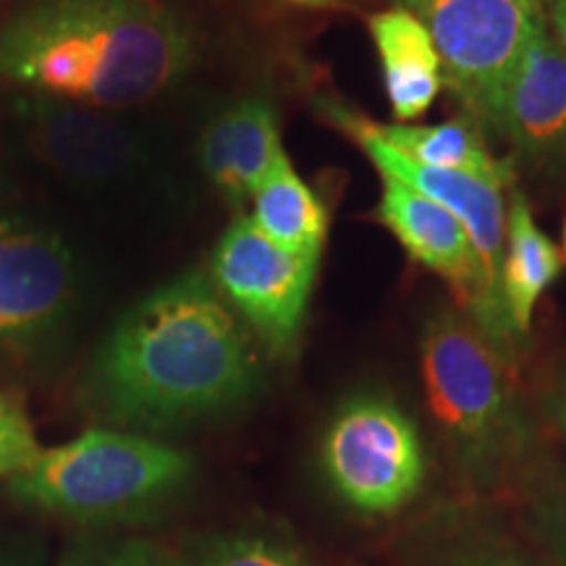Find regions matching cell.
Listing matches in <instances>:
<instances>
[{
    "instance_id": "1",
    "label": "cell",
    "mask_w": 566,
    "mask_h": 566,
    "mask_svg": "<svg viewBox=\"0 0 566 566\" xmlns=\"http://www.w3.org/2000/svg\"><path fill=\"white\" fill-rule=\"evenodd\" d=\"M258 363L237 315L200 273L145 296L97 352L92 386L111 420L168 430L252 394Z\"/></svg>"
},
{
    "instance_id": "2",
    "label": "cell",
    "mask_w": 566,
    "mask_h": 566,
    "mask_svg": "<svg viewBox=\"0 0 566 566\" xmlns=\"http://www.w3.org/2000/svg\"><path fill=\"white\" fill-rule=\"evenodd\" d=\"M192 61L189 24L155 0H40L0 30V80L103 108L150 101Z\"/></svg>"
},
{
    "instance_id": "3",
    "label": "cell",
    "mask_w": 566,
    "mask_h": 566,
    "mask_svg": "<svg viewBox=\"0 0 566 566\" xmlns=\"http://www.w3.org/2000/svg\"><path fill=\"white\" fill-rule=\"evenodd\" d=\"M195 462L187 451L147 436L87 430L42 454L9 478V493L24 506L90 522L139 520L187 488Z\"/></svg>"
},
{
    "instance_id": "4",
    "label": "cell",
    "mask_w": 566,
    "mask_h": 566,
    "mask_svg": "<svg viewBox=\"0 0 566 566\" xmlns=\"http://www.w3.org/2000/svg\"><path fill=\"white\" fill-rule=\"evenodd\" d=\"M509 357L470 315L438 310L422 334L430 412L459 454L480 467L501 462L522 441Z\"/></svg>"
},
{
    "instance_id": "5",
    "label": "cell",
    "mask_w": 566,
    "mask_h": 566,
    "mask_svg": "<svg viewBox=\"0 0 566 566\" xmlns=\"http://www.w3.org/2000/svg\"><path fill=\"white\" fill-rule=\"evenodd\" d=\"M433 38L443 84L480 122L522 59L530 40L548 24L543 0H399Z\"/></svg>"
},
{
    "instance_id": "6",
    "label": "cell",
    "mask_w": 566,
    "mask_h": 566,
    "mask_svg": "<svg viewBox=\"0 0 566 566\" xmlns=\"http://www.w3.org/2000/svg\"><path fill=\"white\" fill-rule=\"evenodd\" d=\"M323 464L342 499L370 514L405 506L424 475L412 420L380 396H357L338 409L323 441Z\"/></svg>"
},
{
    "instance_id": "7",
    "label": "cell",
    "mask_w": 566,
    "mask_h": 566,
    "mask_svg": "<svg viewBox=\"0 0 566 566\" xmlns=\"http://www.w3.org/2000/svg\"><path fill=\"white\" fill-rule=\"evenodd\" d=\"M321 254H300L239 218L212 252V283L273 352L300 336Z\"/></svg>"
},
{
    "instance_id": "8",
    "label": "cell",
    "mask_w": 566,
    "mask_h": 566,
    "mask_svg": "<svg viewBox=\"0 0 566 566\" xmlns=\"http://www.w3.org/2000/svg\"><path fill=\"white\" fill-rule=\"evenodd\" d=\"M317 111L328 118L331 124L338 126L346 137H352L363 147L367 158L380 174L388 179L405 181L407 187L430 197L446 210H451L462 221L470 233L472 244L483 265L488 286L495 300L506 307L504 289H501V273H504V254H506V200L504 184L491 179H478V176L443 171V168L422 166L378 134V126L363 113L352 111L336 97H317ZM509 310V307H506Z\"/></svg>"
},
{
    "instance_id": "9",
    "label": "cell",
    "mask_w": 566,
    "mask_h": 566,
    "mask_svg": "<svg viewBox=\"0 0 566 566\" xmlns=\"http://www.w3.org/2000/svg\"><path fill=\"white\" fill-rule=\"evenodd\" d=\"M74 263L51 231L0 218V338L38 342L69 313Z\"/></svg>"
},
{
    "instance_id": "10",
    "label": "cell",
    "mask_w": 566,
    "mask_h": 566,
    "mask_svg": "<svg viewBox=\"0 0 566 566\" xmlns=\"http://www.w3.org/2000/svg\"><path fill=\"white\" fill-rule=\"evenodd\" d=\"M21 113L40 158L71 181H116L145 160L137 132L82 105L34 95L21 105Z\"/></svg>"
},
{
    "instance_id": "11",
    "label": "cell",
    "mask_w": 566,
    "mask_h": 566,
    "mask_svg": "<svg viewBox=\"0 0 566 566\" xmlns=\"http://www.w3.org/2000/svg\"><path fill=\"white\" fill-rule=\"evenodd\" d=\"M488 124L530 158H554L566 150V53L548 24L535 32L506 76Z\"/></svg>"
},
{
    "instance_id": "12",
    "label": "cell",
    "mask_w": 566,
    "mask_h": 566,
    "mask_svg": "<svg viewBox=\"0 0 566 566\" xmlns=\"http://www.w3.org/2000/svg\"><path fill=\"white\" fill-rule=\"evenodd\" d=\"M283 155L273 105L265 97H244L205 126L200 160L226 205L239 210Z\"/></svg>"
},
{
    "instance_id": "13",
    "label": "cell",
    "mask_w": 566,
    "mask_h": 566,
    "mask_svg": "<svg viewBox=\"0 0 566 566\" xmlns=\"http://www.w3.org/2000/svg\"><path fill=\"white\" fill-rule=\"evenodd\" d=\"M370 38L384 69L386 97L396 124L420 118L443 87L441 59L422 21L401 6L373 13Z\"/></svg>"
},
{
    "instance_id": "14",
    "label": "cell",
    "mask_w": 566,
    "mask_h": 566,
    "mask_svg": "<svg viewBox=\"0 0 566 566\" xmlns=\"http://www.w3.org/2000/svg\"><path fill=\"white\" fill-rule=\"evenodd\" d=\"M562 273V254L541 226L525 197L512 192L506 216V254L501 289L516 334L525 336L533 323L535 304Z\"/></svg>"
},
{
    "instance_id": "15",
    "label": "cell",
    "mask_w": 566,
    "mask_h": 566,
    "mask_svg": "<svg viewBox=\"0 0 566 566\" xmlns=\"http://www.w3.org/2000/svg\"><path fill=\"white\" fill-rule=\"evenodd\" d=\"M252 223L275 244L300 254H321L328 233V210L294 171L283 153L258 192L252 195Z\"/></svg>"
},
{
    "instance_id": "16",
    "label": "cell",
    "mask_w": 566,
    "mask_h": 566,
    "mask_svg": "<svg viewBox=\"0 0 566 566\" xmlns=\"http://www.w3.org/2000/svg\"><path fill=\"white\" fill-rule=\"evenodd\" d=\"M378 134L388 145L405 153L422 166L443 168V171H459L491 179L499 184L512 181V168L501 163L488 150L480 132L467 118H451L446 124L422 126V124H375Z\"/></svg>"
},
{
    "instance_id": "17",
    "label": "cell",
    "mask_w": 566,
    "mask_h": 566,
    "mask_svg": "<svg viewBox=\"0 0 566 566\" xmlns=\"http://www.w3.org/2000/svg\"><path fill=\"white\" fill-rule=\"evenodd\" d=\"M179 566H307L279 543L254 535H223L202 543Z\"/></svg>"
},
{
    "instance_id": "18",
    "label": "cell",
    "mask_w": 566,
    "mask_h": 566,
    "mask_svg": "<svg viewBox=\"0 0 566 566\" xmlns=\"http://www.w3.org/2000/svg\"><path fill=\"white\" fill-rule=\"evenodd\" d=\"M42 454L32 422L17 399L0 391V478H13Z\"/></svg>"
},
{
    "instance_id": "19",
    "label": "cell",
    "mask_w": 566,
    "mask_h": 566,
    "mask_svg": "<svg viewBox=\"0 0 566 566\" xmlns=\"http://www.w3.org/2000/svg\"><path fill=\"white\" fill-rule=\"evenodd\" d=\"M61 566H174L145 541H92L71 548Z\"/></svg>"
},
{
    "instance_id": "20",
    "label": "cell",
    "mask_w": 566,
    "mask_h": 566,
    "mask_svg": "<svg viewBox=\"0 0 566 566\" xmlns=\"http://www.w3.org/2000/svg\"><path fill=\"white\" fill-rule=\"evenodd\" d=\"M436 566H533L525 558L493 546H470L446 554Z\"/></svg>"
},
{
    "instance_id": "21",
    "label": "cell",
    "mask_w": 566,
    "mask_h": 566,
    "mask_svg": "<svg viewBox=\"0 0 566 566\" xmlns=\"http://www.w3.org/2000/svg\"><path fill=\"white\" fill-rule=\"evenodd\" d=\"M546 21L558 48L566 53V0H546Z\"/></svg>"
},
{
    "instance_id": "22",
    "label": "cell",
    "mask_w": 566,
    "mask_h": 566,
    "mask_svg": "<svg viewBox=\"0 0 566 566\" xmlns=\"http://www.w3.org/2000/svg\"><path fill=\"white\" fill-rule=\"evenodd\" d=\"M554 415H556V420H558V424H562V428L566 430V384L558 388V394H556V401H554Z\"/></svg>"
},
{
    "instance_id": "23",
    "label": "cell",
    "mask_w": 566,
    "mask_h": 566,
    "mask_svg": "<svg viewBox=\"0 0 566 566\" xmlns=\"http://www.w3.org/2000/svg\"><path fill=\"white\" fill-rule=\"evenodd\" d=\"M562 250H564V260H566V221H564V231H562Z\"/></svg>"
},
{
    "instance_id": "24",
    "label": "cell",
    "mask_w": 566,
    "mask_h": 566,
    "mask_svg": "<svg viewBox=\"0 0 566 566\" xmlns=\"http://www.w3.org/2000/svg\"><path fill=\"white\" fill-rule=\"evenodd\" d=\"M0 566H9V564H3V562H0Z\"/></svg>"
},
{
    "instance_id": "25",
    "label": "cell",
    "mask_w": 566,
    "mask_h": 566,
    "mask_svg": "<svg viewBox=\"0 0 566 566\" xmlns=\"http://www.w3.org/2000/svg\"><path fill=\"white\" fill-rule=\"evenodd\" d=\"M564 155H566V150H564Z\"/></svg>"
}]
</instances>
